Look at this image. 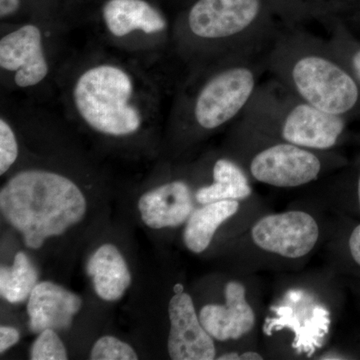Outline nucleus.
I'll return each mask as SVG.
<instances>
[{
  "instance_id": "39448f33",
  "label": "nucleus",
  "mask_w": 360,
  "mask_h": 360,
  "mask_svg": "<svg viewBox=\"0 0 360 360\" xmlns=\"http://www.w3.org/2000/svg\"><path fill=\"white\" fill-rule=\"evenodd\" d=\"M134 84L129 73L115 65H97L78 78L75 108L85 122L101 134L127 136L141 125L139 110L129 103Z\"/></svg>"
},
{
  "instance_id": "6e6552de",
  "label": "nucleus",
  "mask_w": 360,
  "mask_h": 360,
  "mask_svg": "<svg viewBox=\"0 0 360 360\" xmlns=\"http://www.w3.org/2000/svg\"><path fill=\"white\" fill-rule=\"evenodd\" d=\"M250 236L262 250L288 259H300L316 246L319 226L309 213L290 210L258 219L251 227Z\"/></svg>"
},
{
  "instance_id": "dca6fc26",
  "label": "nucleus",
  "mask_w": 360,
  "mask_h": 360,
  "mask_svg": "<svg viewBox=\"0 0 360 360\" xmlns=\"http://www.w3.org/2000/svg\"><path fill=\"white\" fill-rule=\"evenodd\" d=\"M238 200H220L203 205L191 213L184 232V245L200 255L207 250L217 229L238 212Z\"/></svg>"
},
{
  "instance_id": "7ed1b4c3",
  "label": "nucleus",
  "mask_w": 360,
  "mask_h": 360,
  "mask_svg": "<svg viewBox=\"0 0 360 360\" xmlns=\"http://www.w3.org/2000/svg\"><path fill=\"white\" fill-rule=\"evenodd\" d=\"M278 30L264 0H198L186 16L187 37L217 49L219 63L264 56Z\"/></svg>"
},
{
  "instance_id": "2eb2a0df",
  "label": "nucleus",
  "mask_w": 360,
  "mask_h": 360,
  "mask_svg": "<svg viewBox=\"0 0 360 360\" xmlns=\"http://www.w3.org/2000/svg\"><path fill=\"white\" fill-rule=\"evenodd\" d=\"M103 13L106 27L116 37L135 30L151 34L167 28L165 18L144 0H108Z\"/></svg>"
},
{
  "instance_id": "1a4fd4ad",
  "label": "nucleus",
  "mask_w": 360,
  "mask_h": 360,
  "mask_svg": "<svg viewBox=\"0 0 360 360\" xmlns=\"http://www.w3.org/2000/svg\"><path fill=\"white\" fill-rule=\"evenodd\" d=\"M170 331L168 354L174 360H212L217 356L214 341L196 314L188 293L172 296L168 307Z\"/></svg>"
},
{
  "instance_id": "4468645a",
  "label": "nucleus",
  "mask_w": 360,
  "mask_h": 360,
  "mask_svg": "<svg viewBox=\"0 0 360 360\" xmlns=\"http://www.w3.org/2000/svg\"><path fill=\"white\" fill-rule=\"evenodd\" d=\"M96 295L105 302H117L131 283V274L116 246L106 243L94 251L86 264Z\"/></svg>"
},
{
  "instance_id": "0eeeda50",
  "label": "nucleus",
  "mask_w": 360,
  "mask_h": 360,
  "mask_svg": "<svg viewBox=\"0 0 360 360\" xmlns=\"http://www.w3.org/2000/svg\"><path fill=\"white\" fill-rule=\"evenodd\" d=\"M266 71L265 54L220 63L203 80L191 104L194 127L213 131L238 120Z\"/></svg>"
},
{
  "instance_id": "20e7f679",
  "label": "nucleus",
  "mask_w": 360,
  "mask_h": 360,
  "mask_svg": "<svg viewBox=\"0 0 360 360\" xmlns=\"http://www.w3.org/2000/svg\"><path fill=\"white\" fill-rule=\"evenodd\" d=\"M238 120L279 141L316 151L335 148L345 129L343 116L305 103L274 78L258 85Z\"/></svg>"
},
{
  "instance_id": "4be33fe9",
  "label": "nucleus",
  "mask_w": 360,
  "mask_h": 360,
  "mask_svg": "<svg viewBox=\"0 0 360 360\" xmlns=\"http://www.w3.org/2000/svg\"><path fill=\"white\" fill-rule=\"evenodd\" d=\"M18 156V144L13 129L4 120H0V174L9 169Z\"/></svg>"
},
{
  "instance_id": "f03ea898",
  "label": "nucleus",
  "mask_w": 360,
  "mask_h": 360,
  "mask_svg": "<svg viewBox=\"0 0 360 360\" xmlns=\"http://www.w3.org/2000/svg\"><path fill=\"white\" fill-rule=\"evenodd\" d=\"M86 208L85 196L72 180L46 170L20 172L0 191L2 217L22 234L30 250L79 224Z\"/></svg>"
},
{
  "instance_id": "cd10ccee",
  "label": "nucleus",
  "mask_w": 360,
  "mask_h": 360,
  "mask_svg": "<svg viewBox=\"0 0 360 360\" xmlns=\"http://www.w3.org/2000/svg\"><path fill=\"white\" fill-rule=\"evenodd\" d=\"M357 195H359V202L360 207V175L359 179V182H357Z\"/></svg>"
},
{
  "instance_id": "6ab92c4d",
  "label": "nucleus",
  "mask_w": 360,
  "mask_h": 360,
  "mask_svg": "<svg viewBox=\"0 0 360 360\" xmlns=\"http://www.w3.org/2000/svg\"><path fill=\"white\" fill-rule=\"evenodd\" d=\"M66 348L56 330L45 329L39 333L30 350L32 360H66Z\"/></svg>"
},
{
  "instance_id": "412c9836",
  "label": "nucleus",
  "mask_w": 360,
  "mask_h": 360,
  "mask_svg": "<svg viewBox=\"0 0 360 360\" xmlns=\"http://www.w3.org/2000/svg\"><path fill=\"white\" fill-rule=\"evenodd\" d=\"M329 44L333 47V51L338 54L340 60L345 63L347 70L350 71L352 77L360 85V49H352L348 47L347 42L341 37L340 32L335 25H333V30L330 32Z\"/></svg>"
},
{
  "instance_id": "f3484780",
  "label": "nucleus",
  "mask_w": 360,
  "mask_h": 360,
  "mask_svg": "<svg viewBox=\"0 0 360 360\" xmlns=\"http://www.w3.org/2000/svg\"><path fill=\"white\" fill-rule=\"evenodd\" d=\"M213 182L196 191L195 200L200 205L220 200H243L252 194V188L243 168L231 158H219L212 169Z\"/></svg>"
},
{
  "instance_id": "5701e85b",
  "label": "nucleus",
  "mask_w": 360,
  "mask_h": 360,
  "mask_svg": "<svg viewBox=\"0 0 360 360\" xmlns=\"http://www.w3.org/2000/svg\"><path fill=\"white\" fill-rule=\"evenodd\" d=\"M20 331L11 326L0 328V354H4L9 348L13 347L20 341Z\"/></svg>"
},
{
  "instance_id": "bb28decb",
  "label": "nucleus",
  "mask_w": 360,
  "mask_h": 360,
  "mask_svg": "<svg viewBox=\"0 0 360 360\" xmlns=\"http://www.w3.org/2000/svg\"><path fill=\"white\" fill-rule=\"evenodd\" d=\"M219 360H241L240 354L236 352H229V354L221 355L219 357Z\"/></svg>"
},
{
  "instance_id": "393cba45",
  "label": "nucleus",
  "mask_w": 360,
  "mask_h": 360,
  "mask_svg": "<svg viewBox=\"0 0 360 360\" xmlns=\"http://www.w3.org/2000/svg\"><path fill=\"white\" fill-rule=\"evenodd\" d=\"M20 0H0V16L7 18L18 11Z\"/></svg>"
},
{
  "instance_id": "9d476101",
  "label": "nucleus",
  "mask_w": 360,
  "mask_h": 360,
  "mask_svg": "<svg viewBox=\"0 0 360 360\" xmlns=\"http://www.w3.org/2000/svg\"><path fill=\"white\" fill-rule=\"evenodd\" d=\"M0 66L14 71L20 87L39 84L49 73L42 47V35L37 25H26L0 40Z\"/></svg>"
},
{
  "instance_id": "a211bd4d",
  "label": "nucleus",
  "mask_w": 360,
  "mask_h": 360,
  "mask_svg": "<svg viewBox=\"0 0 360 360\" xmlns=\"http://www.w3.org/2000/svg\"><path fill=\"white\" fill-rule=\"evenodd\" d=\"M37 281L39 274L30 258L25 252H18L13 266L0 269V295L11 303L25 302Z\"/></svg>"
},
{
  "instance_id": "b1692460",
  "label": "nucleus",
  "mask_w": 360,
  "mask_h": 360,
  "mask_svg": "<svg viewBox=\"0 0 360 360\" xmlns=\"http://www.w3.org/2000/svg\"><path fill=\"white\" fill-rule=\"evenodd\" d=\"M348 245H349L352 258L360 266V224L357 225L350 234Z\"/></svg>"
},
{
  "instance_id": "aec40b11",
  "label": "nucleus",
  "mask_w": 360,
  "mask_h": 360,
  "mask_svg": "<svg viewBox=\"0 0 360 360\" xmlns=\"http://www.w3.org/2000/svg\"><path fill=\"white\" fill-rule=\"evenodd\" d=\"M92 360H136L134 348L115 336H103L94 343L90 352Z\"/></svg>"
},
{
  "instance_id": "423d86ee",
  "label": "nucleus",
  "mask_w": 360,
  "mask_h": 360,
  "mask_svg": "<svg viewBox=\"0 0 360 360\" xmlns=\"http://www.w3.org/2000/svg\"><path fill=\"white\" fill-rule=\"evenodd\" d=\"M236 132L245 153V168L253 179L278 188H295L319 179L328 167L324 151L279 141L238 120Z\"/></svg>"
},
{
  "instance_id": "f257e3e1",
  "label": "nucleus",
  "mask_w": 360,
  "mask_h": 360,
  "mask_svg": "<svg viewBox=\"0 0 360 360\" xmlns=\"http://www.w3.org/2000/svg\"><path fill=\"white\" fill-rule=\"evenodd\" d=\"M265 65L291 94L324 112L345 117L359 103V84L328 40L297 26L279 27Z\"/></svg>"
},
{
  "instance_id": "ddd939ff",
  "label": "nucleus",
  "mask_w": 360,
  "mask_h": 360,
  "mask_svg": "<svg viewBox=\"0 0 360 360\" xmlns=\"http://www.w3.org/2000/svg\"><path fill=\"white\" fill-rule=\"evenodd\" d=\"M139 210L142 221L150 229L180 226L194 212L193 191L182 180L167 182L144 193Z\"/></svg>"
},
{
  "instance_id": "a878e982",
  "label": "nucleus",
  "mask_w": 360,
  "mask_h": 360,
  "mask_svg": "<svg viewBox=\"0 0 360 360\" xmlns=\"http://www.w3.org/2000/svg\"><path fill=\"white\" fill-rule=\"evenodd\" d=\"M241 359L243 360H260L264 359L262 354H257L255 352H246L240 354Z\"/></svg>"
},
{
  "instance_id": "f8f14e48",
  "label": "nucleus",
  "mask_w": 360,
  "mask_h": 360,
  "mask_svg": "<svg viewBox=\"0 0 360 360\" xmlns=\"http://www.w3.org/2000/svg\"><path fill=\"white\" fill-rule=\"evenodd\" d=\"M82 305V298L63 286L51 281L40 283L28 298V328L33 333L45 329L68 330Z\"/></svg>"
},
{
  "instance_id": "9b49d317",
  "label": "nucleus",
  "mask_w": 360,
  "mask_h": 360,
  "mask_svg": "<svg viewBox=\"0 0 360 360\" xmlns=\"http://www.w3.org/2000/svg\"><path fill=\"white\" fill-rule=\"evenodd\" d=\"M200 319L213 340H236L250 333L255 326V312L246 297V288L239 281L225 286L224 304H206Z\"/></svg>"
}]
</instances>
